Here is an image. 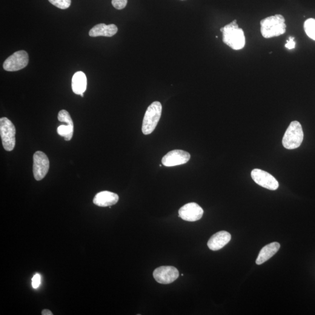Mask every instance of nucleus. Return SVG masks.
Instances as JSON below:
<instances>
[{
	"label": "nucleus",
	"mask_w": 315,
	"mask_h": 315,
	"mask_svg": "<svg viewBox=\"0 0 315 315\" xmlns=\"http://www.w3.org/2000/svg\"><path fill=\"white\" fill-rule=\"evenodd\" d=\"M222 33V41L234 50L242 49L245 45V36L242 29L234 20L224 27L220 29Z\"/></svg>",
	"instance_id": "f257e3e1"
},
{
	"label": "nucleus",
	"mask_w": 315,
	"mask_h": 315,
	"mask_svg": "<svg viewBox=\"0 0 315 315\" xmlns=\"http://www.w3.org/2000/svg\"><path fill=\"white\" fill-rule=\"evenodd\" d=\"M285 18L280 14L268 17L260 21V31L265 38H271L285 33Z\"/></svg>",
	"instance_id": "f03ea898"
},
{
	"label": "nucleus",
	"mask_w": 315,
	"mask_h": 315,
	"mask_svg": "<svg viewBox=\"0 0 315 315\" xmlns=\"http://www.w3.org/2000/svg\"><path fill=\"white\" fill-rule=\"evenodd\" d=\"M162 110V105L158 101L154 102L149 106L143 119L142 126V132L145 135L153 132L161 118Z\"/></svg>",
	"instance_id": "7ed1b4c3"
},
{
	"label": "nucleus",
	"mask_w": 315,
	"mask_h": 315,
	"mask_svg": "<svg viewBox=\"0 0 315 315\" xmlns=\"http://www.w3.org/2000/svg\"><path fill=\"white\" fill-rule=\"evenodd\" d=\"M303 140L302 126L298 121H293L286 130L283 139L284 147L288 150H294L300 147Z\"/></svg>",
	"instance_id": "20e7f679"
},
{
	"label": "nucleus",
	"mask_w": 315,
	"mask_h": 315,
	"mask_svg": "<svg viewBox=\"0 0 315 315\" xmlns=\"http://www.w3.org/2000/svg\"><path fill=\"white\" fill-rule=\"evenodd\" d=\"M16 128L12 122L7 117L0 119V136L2 145L7 151H12L16 146Z\"/></svg>",
	"instance_id": "39448f33"
},
{
	"label": "nucleus",
	"mask_w": 315,
	"mask_h": 315,
	"mask_svg": "<svg viewBox=\"0 0 315 315\" xmlns=\"http://www.w3.org/2000/svg\"><path fill=\"white\" fill-rule=\"evenodd\" d=\"M29 63V56L27 51L20 50L14 53L8 57L4 63L3 68L5 71H19L27 66Z\"/></svg>",
	"instance_id": "423d86ee"
},
{
	"label": "nucleus",
	"mask_w": 315,
	"mask_h": 315,
	"mask_svg": "<svg viewBox=\"0 0 315 315\" xmlns=\"http://www.w3.org/2000/svg\"><path fill=\"white\" fill-rule=\"evenodd\" d=\"M49 168V159L47 155L42 151H36L33 155V173L35 179L38 181L44 179Z\"/></svg>",
	"instance_id": "0eeeda50"
},
{
	"label": "nucleus",
	"mask_w": 315,
	"mask_h": 315,
	"mask_svg": "<svg viewBox=\"0 0 315 315\" xmlns=\"http://www.w3.org/2000/svg\"><path fill=\"white\" fill-rule=\"evenodd\" d=\"M251 176L257 185L268 190H276L279 187V183L276 179L267 172L254 169L251 172Z\"/></svg>",
	"instance_id": "6e6552de"
},
{
	"label": "nucleus",
	"mask_w": 315,
	"mask_h": 315,
	"mask_svg": "<svg viewBox=\"0 0 315 315\" xmlns=\"http://www.w3.org/2000/svg\"><path fill=\"white\" fill-rule=\"evenodd\" d=\"M179 276V271L173 266H161L156 268L153 273L154 279L162 284L173 283Z\"/></svg>",
	"instance_id": "1a4fd4ad"
},
{
	"label": "nucleus",
	"mask_w": 315,
	"mask_h": 315,
	"mask_svg": "<svg viewBox=\"0 0 315 315\" xmlns=\"http://www.w3.org/2000/svg\"><path fill=\"white\" fill-rule=\"evenodd\" d=\"M190 159V155L188 152L175 150L169 152L163 157L162 164L167 167L185 164Z\"/></svg>",
	"instance_id": "9d476101"
},
{
	"label": "nucleus",
	"mask_w": 315,
	"mask_h": 315,
	"mask_svg": "<svg viewBox=\"0 0 315 315\" xmlns=\"http://www.w3.org/2000/svg\"><path fill=\"white\" fill-rule=\"evenodd\" d=\"M204 211L199 205L195 203H190L179 209V217L187 221H196L202 219Z\"/></svg>",
	"instance_id": "9b49d317"
},
{
	"label": "nucleus",
	"mask_w": 315,
	"mask_h": 315,
	"mask_svg": "<svg viewBox=\"0 0 315 315\" xmlns=\"http://www.w3.org/2000/svg\"><path fill=\"white\" fill-rule=\"evenodd\" d=\"M231 239V234L228 232L220 231L213 235L209 239L207 243L208 247L212 251H219L227 245Z\"/></svg>",
	"instance_id": "f8f14e48"
},
{
	"label": "nucleus",
	"mask_w": 315,
	"mask_h": 315,
	"mask_svg": "<svg viewBox=\"0 0 315 315\" xmlns=\"http://www.w3.org/2000/svg\"><path fill=\"white\" fill-rule=\"evenodd\" d=\"M119 196L109 191H103L96 194L93 200L94 205L99 207H109L116 205L118 202Z\"/></svg>",
	"instance_id": "ddd939ff"
},
{
	"label": "nucleus",
	"mask_w": 315,
	"mask_h": 315,
	"mask_svg": "<svg viewBox=\"0 0 315 315\" xmlns=\"http://www.w3.org/2000/svg\"><path fill=\"white\" fill-rule=\"evenodd\" d=\"M118 31V28L115 25H106L99 24L94 26L89 32L91 37L105 36L112 37L115 35Z\"/></svg>",
	"instance_id": "4468645a"
},
{
	"label": "nucleus",
	"mask_w": 315,
	"mask_h": 315,
	"mask_svg": "<svg viewBox=\"0 0 315 315\" xmlns=\"http://www.w3.org/2000/svg\"><path fill=\"white\" fill-rule=\"evenodd\" d=\"M280 248V245L278 242H273L268 244L263 247L259 252L258 257L256 259V263L257 265H260L263 264L268 260L271 258L277 252L279 251Z\"/></svg>",
	"instance_id": "2eb2a0df"
},
{
	"label": "nucleus",
	"mask_w": 315,
	"mask_h": 315,
	"mask_svg": "<svg viewBox=\"0 0 315 315\" xmlns=\"http://www.w3.org/2000/svg\"><path fill=\"white\" fill-rule=\"evenodd\" d=\"M71 86L74 94H84L87 87V79L85 73L82 71H78L74 74Z\"/></svg>",
	"instance_id": "dca6fc26"
},
{
	"label": "nucleus",
	"mask_w": 315,
	"mask_h": 315,
	"mask_svg": "<svg viewBox=\"0 0 315 315\" xmlns=\"http://www.w3.org/2000/svg\"><path fill=\"white\" fill-rule=\"evenodd\" d=\"M57 133L59 136L64 137L65 141H70L73 136L74 126L60 125L57 128Z\"/></svg>",
	"instance_id": "f3484780"
},
{
	"label": "nucleus",
	"mask_w": 315,
	"mask_h": 315,
	"mask_svg": "<svg viewBox=\"0 0 315 315\" xmlns=\"http://www.w3.org/2000/svg\"><path fill=\"white\" fill-rule=\"evenodd\" d=\"M303 27L309 38L315 41V19L309 18L306 20Z\"/></svg>",
	"instance_id": "a211bd4d"
},
{
	"label": "nucleus",
	"mask_w": 315,
	"mask_h": 315,
	"mask_svg": "<svg viewBox=\"0 0 315 315\" xmlns=\"http://www.w3.org/2000/svg\"><path fill=\"white\" fill-rule=\"evenodd\" d=\"M58 120L60 122L66 123V125L74 126V123L70 114L67 110H62L58 114Z\"/></svg>",
	"instance_id": "6ab92c4d"
},
{
	"label": "nucleus",
	"mask_w": 315,
	"mask_h": 315,
	"mask_svg": "<svg viewBox=\"0 0 315 315\" xmlns=\"http://www.w3.org/2000/svg\"><path fill=\"white\" fill-rule=\"evenodd\" d=\"M48 1L54 6L62 10L69 8L71 3V0H48Z\"/></svg>",
	"instance_id": "aec40b11"
},
{
	"label": "nucleus",
	"mask_w": 315,
	"mask_h": 315,
	"mask_svg": "<svg viewBox=\"0 0 315 315\" xmlns=\"http://www.w3.org/2000/svg\"><path fill=\"white\" fill-rule=\"evenodd\" d=\"M111 4L117 10H122L127 4V0H111Z\"/></svg>",
	"instance_id": "412c9836"
},
{
	"label": "nucleus",
	"mask_w": 315,
	"mask_h": 315,
	"mask_svg": "<svg viewBox=\"0 0 315 315\" xmlns=\"http://www.w3.org/2000/svg\"><path fill=\"white\" fill-rule=\"evenodd\" d=\"M32 287L33 288H38L41 284V276L39 274H36L33 276L32 279Z\"/></svg>",
	"instance_id": "4be33fe9"
},
{
	"label": "nucleus",
	"mask_w": 315,
	"mask_h": 315,
	"mask_svg": "<svg viewBox=\"0 0 315 315\" xmlns=\"http://www.w3.org/2000/svg\"><path fill=\"white\" fill-rule=\"evenodd\" d=\"M294 39L295 38L294 37L290 36L287 41V43H286L285 47L287 48L289 50L293 49V48L296 47V43L295 42Z\"/></svg>",
	"instance_id": "5701e85b"
},
{
	"label": "nucleus",
	"mask_w": 315,
	"mask_h": 315,
	"mask_svg": "<svg viewBox=\"0 0 315 315\" xmlns=\"http://www.w3.org/2000/svg\"><path fill=\"white\" fill-rule=\"evenodd\" d=\"M42 315H53L52 312L48 310V309H44L42 312Z\"/></svg>",
	"instance_id": "b1692460"
},
{
	"label": "nucleus",
	"mask_w": 315,
	"mask_h": 315,
	"mask_svg": "<svg viewBox=\"0 0 315 315\" xmlns=\"http://www.w3.org/2000/svg\"><path fill=\"white\" fill-rule=\"evenodd\" d=\"M80 95H81L82 97H83V96H84V94H80Z\"/></svg>",
	"instance_id": "393cba45"
},
{
	"label": "nucleus",
	"mask_w": 315,
	"mask_h": 315,
	"mask_svg": "<svg viewBox=\"0 0 315 315\" xmlns=\"http://www.w3.org/2000/svg\"><path fill=\"white\" fill-rule=\"evenodd\" d=\"M182 1H184V0H182Z\"/></svg>",
	"instance_id": "a878e982"
}]
</instances>
